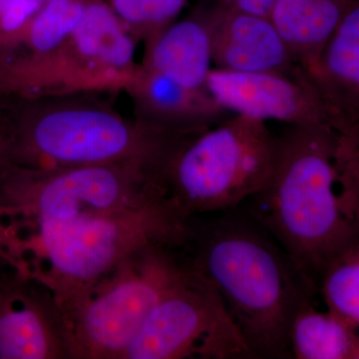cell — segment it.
Returning a JSON list of instances; mask_svg holds the SVG:
<instances>
[{"mask_svg":"<svg viewBox=\"0 0 359 359\" xmlns=\"http://www.w3.org/2000/svg\"><path fill=\"white\" fill-rule=\"evenodd\" d=\"M226 8L269 18L276 0H212Z\"/></svg>","mask_w":359,"mask_h":359,"instance_id":"7402d4cb","label":"cell"},{"mask_svg":"<svg viewBox=\"0 0 359 359\" xmlns=\"http://www.w3.org/2000/svg\"><path fill=\"white\" fill-rule=\"evenodd\" d=\"M40 2H47L49 1V0H39Z\"/></svg>","mask_w":359,"mask_h":359,"instance_id":"cb8c5ba5","label":"cell"},{"mask_svg":"<svg viewBox=\"0 0 359 359\" xmlns=\"http://www.w3.org/2000/svg\"><path fill=\"white\" fill-rule=\"evenodd\" d=\"M183 358L254 359L214 285L192 263L182 282L149 314L123 355Z\"/></svg>","mask_w":359,"mask_h":359,"instance_id":"ba28073f","label":"cell"},{"mask_svg":"<svg viewBox=\"0 0 359 359\" xmlns=\"http://www.w3.org/2000/svg\"><path fill=\"white\" fill-rule=\"evenodd\" d=\"M278 140L273 174L245 212L275 238L316 299L328 263L359 240L358 219L337 191L340 131L327 122L287 125Z\"/></svg>","mask_w":359,"mask_h":359,"instance_id":"6da1fadb","label":"cell"},{"mask_svg":"<svg viewBox=\"0 0 359 359\" xmlns=\"http://www.w3.org/2000/svg\"><path fill=\"white\" fill-rule=\"evenodd\" d=\"M292 359H358V330L330 311L306 302L295 314L290 330Z\"/></svg>","mask_w":359,"mask_h":359,"instance_id":"e0dca14e","label":"cell"},{"mask_svg":"<svg viewBox=\"0 0 359 359\" xmlns=\"http://www.w3.org/2000/svg\"><path fill=\"white\" fill-rule=\"evenodd\" d=\"M354 0H276L269 18L302 70L320 52Z\"/></svg>","mask_w":359,"mask_h":359,"instance_id":"9a60e30c","label":"cell"},{"mask_svg":"<svg viewBox=\"0 0 359 359\" xmlns=\"http://www.w3.org/2000/svg\"><path fill=\"white\" fill-rule=\"evenodd\" d=\"M69 41L89 67L124 74L129 80L138 68L134 65L133 37L126 32L121 20L104 4L85 6L81 20Z\"/></svg>","mask_w":359,"mask_h":359,"instance_id":"2e32d148","label":"cell"},{"mask_svg":"<svg viewBox=\"0 0 359 359\" xmlns=\"http://www.w3.org/2000/svg\"><path fill=\"white\" fill-rule=\"evenodd\" d=\"M0 359H71L62 311L50 290L0 259Z\"/></svg>","mask_w":359,"mask_h":359,"instance_id":"9c48e42d","label":"cell"},{"mask_svg":"<svg viewBox=\"0 0 359 359\" xmlns=\"http://www.w3.org/2000/svg\"><path fill=\"white\" fill-rule=\"evenodd\" d=\"M4 148H6V140H4V127L0 125V168L4 163Z\"/></svg>","mask_w":359,"mask_h":359,"instance_id":"603a6c76","label":"cell"},{"mask_svg":"<svg viewBox=\"0 0 359 359\" xmlns=\"http://www.w3.org/2000/svg\"><path fill=\"white\" fill-rule=\"evenodd\" d=\"M302 72L327 107L334 127L359 124L358 0L344 14L318 61Z\"/></svg>","mask_w":359,"mask_h":359,"instance_id":"7c38bea8","label":"cell"},{"mask_svg":"<svg viewBox=\"0 0 359 359\" xmlns=\"http://www.w3.org/2000/svg\"><path fill=\"white\" fill-rule=\"evenodd\" d=\"M205 89L233 115L287 125L332 123L325 104L301 68L294 72H237L212 67Z\"/></svg>","mask_w":359,"mask_h":359,"instance_id":"30bf717a","label":"cell"},{"mask_svg":"<svg viewBox=\"0 0 359 359\" xmlns=\"http://www.w3.org/2000/svg\"><path fill=\"white\" fill-rule=\"evenodd\" d=\"M186 231V222L168 203L65 223L0 224L9 259L46 285L57 302L88 287L136 250L183 245Z\"/></svg>","mask_w":359,"mask_h":359,"instance_id":"3957f363","label":"cell"},{"mask_svg":"<svg viewBox=\"0 0 359 359\" xmlns=\"http://www.w3.org/2000/svg\"><path fill=\"white\" fill-rule=\"evenodd\" d=\"M165 202L159 172L135 163L0 168V223H62Z\"/></svg>","mask_w":359,"mask_h":359,"instance_id":"52a82bcc","label":"cell"},{"mask_svg":"<svg viewBox=\"0 0 359 359\" xmlns=\"http://www.w3.org/2000/svg\"><path fill=\"white\" fill-rule=\"evenodd\" d=\"M4 163L27 169H59L135 163L164 173L182 144L177 133L97 106H56L4 126Z\"/></svg>","mask_w":359,"mask_h":359,"instance_id":"277c9868","label":"cell"},{"mask_svg":"<svg viewBox=\"0 0 359 359\" xmlns=\"http://www.w3.org/2000/svg\"><path fill=\"white\" fill-rule=\"evenodd\" d=\"M0 259H6V257H4V256H2V255H0ZM7 261V259H6Z\"/></svg>","mask_w":359,"mask_h":359,"instance_id":"d4e9b609","label":"cell"},{"mask_svg":"<svg viewBox=\"0 0 359 359\" xmlns=\"http://www.w3.org/2000/svg\"><path fill=\"white\" fill-rule=\"evenodd\" d=\"M144 66L190 89H205L212 42L205 7L148 40Z\"/></svg>","mask_w":359,"mask_h":359,"instance_id":"5bb4252c","label":"cell"},{"mask_svg":"<svg viewBox=\"0 0 359 359\" xmlns=\"http://www.w3.org/2000/svg\"><path fill=\"white\" fill-rule=\"evenodd\" d=\"M190 266L182 245H147L57 302L71 359H123L149 314Z\"/></svg>","mask_w":359,"mask_h":359,"instance_id":"5b68a950","label":"cell"},{"mask_svg":"<svg viewBox=\"0 0 359 359\" xmlns=\"http://www.w3.org/2000/svg\"><path fill=\"white\" fill-rule=\"evenodd\" d=\"M278 144L266 122L241 115L194 135L165 169L168 203L185 222L236 209L268 183Z\"/></svg>","mask_w":359,"mask_h":359,"instance_id":"8992f818","label":"cell"},{"mask_svg":"<svg viewBox=\"0 0 359 359\" xmlns=\"http://www.w3.org/2000/svg\"><path fill=\"white\" fill-rule=\"evenodd\" d=\"M188 0H113L116 15L150 40L174 22Z\"/></svg>","mask_w":359,"mask_h":359,"instance_id":"ffe728a7","label":"cell"},{"mask_svg":"<svg viewBox=\"0 0 359 359\" xmlns=\"http://www.w3.org/2000/svg\"><path fill=\"white\" fill-rule=\"evenodd\" d=\"M85 6L78 0H49L26 26V39L37 53L48 54L68 42L76 29Z\"/></svg>","mask_w":359,"mask_h":359,"instance_id":"d6986e66","label":"cell"},{"mask_svg":"<svg viewBox=\"0 0 359 359\" xmlns=\"http://www.w3.org/2000/svg\"><path fill=\"white\" fill-rule=\"evenodd\" d=\"M212 2L205 9L215 68L237 72L287 73L299 68L269 18L241 13Z\"/></svg>","mask_w":359,"mask_h":359,"instance_id":"8fae6325","label":"cell"},{"mask_svg":"<svg viewBox=\"0 0 359 359\" xmlns=\"http://www.w3.org/2000/svg\"><path fill=\"white\" fill-rule=\"evenodd\" d=\"M41 4L39 0H0V45L23 33Z\"/></svg>","mask_w":359,"mask_h":359,"instance_id":"44dd1931","label":"cell"},{"mask_svg":"<svg viewBox=\"0 0 359 359\" xmlns=\"http://www.w3.org/2000/svg\"><path fill=\"white\" fill-rule=\"evenodd\" d=\"M330 313L349 327H359V240L328 263L318 289Z\"/></svg>","mask_w":359,"mask_h":359,"instance_id":"ac0fdd59","label":"cell"},{"mask_svg":"<svg viewBox=\"0 0 359 359\" xmlns=\"http://www.w3.org/2000/svg\"><path fill=\"white\" fill-rule=\"evenodd\" d=\"M183 249L214 285L254 359H292V320L316 299L275 238L233 209L189 219Z\"/></svg>","mask_w":359,"mask_h":359,"instance_id":"7a4b0ae2","label":"cell"},{"mask_svg":"<svg viewBox=\"0 0 359 359\" xmlns=\"http://www.w3.org/2000/svg\"><path fill=\"white\" fill-rule=\"evenodd\" d=\"M138 119L177 133L196 134L230 117L207 89H190L142 65L130 80Z\"/></svg>","mask_w":359,"mask_h":359,"instance_id":"4fadbf2b","label":"cell"}]
</instances>
